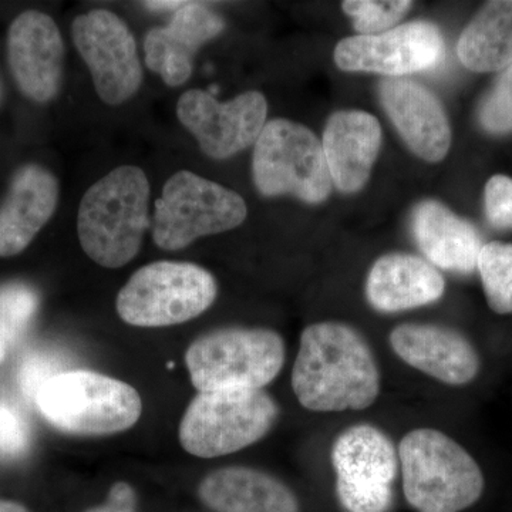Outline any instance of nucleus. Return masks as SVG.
Masks as SVG:
<instances>
[{"label": "nucleus", "instance_id": "f257e3e1", "mask_svg": "<svg viewBox=\"0 0 512 512\" xmlns=\"http://www.w3.org/2000/svg\"><path fill=\"white\" fill-rule=\"evenodd\" d=\"M292 389L316 413L360 412L380 393V373L366 339L345 323L320 322L302 332Z\"/></svg>", "mask_w": 512, "mask_h": 512}, {"label": "nucleus", "instance_id": "f03ea898", "mask_svg": "<svg viewBox=\"0 0 512 512\" xmlns=\"http://www.w3.org/2000/svg\"><path fill=\"white\" fill-rule=\"evenodd\" d=\"M150 183L134 165H121L87 190L80 202L77 232L92 261L121 268L140 251L148 220Z\"/></svg>", "mask_w": 512, "mask_h": 512}, {"label": "nucleus", "instance_id": "7ed1b4c3", "mask_svg": "<svg viewBox=\"0 0 512 512\" xmlns=\"http://www.w3.org/2000/svg\"><path fill=\"white\" fill-rule=\"evenodd\" d=\"M399 464L407 503L419 512H461L480 500L484 476L470 453L436 429L410 431Z\"/></svg>", "mask_w": 512, "mask_h": 512}, {"label": "nucleus", "instance_id": "20e7f679", "mask_svg": "<svg viewBox=\"0 0 512 512\" xmlns=\"http://www.w3.org/2000/svg\"><path fill=\"white\" fill-rule=\"evenodd\" d=\"M57 430L76 436H106L133 427L143 413L140 394L113 377L70 370L53 377L35 400Z\"/></svg>", "mask_w": 512, "mask_h": 512}, {"label": "nucleus", "instance_id": "39448f33", "mask_svg": "<svg viewBox=\"0 0 512 512\" xmlns=\"http://www.w3.org/2000/svg\"><path fill=\"white\" fill-rule=\"evenodd\" d=\"M198 392L262 390L281 372L285 343L269 329H220L192 342L185 355Z\"/></svg>", "mask_w": 512, "mask_h": 512}, {"label": "nucleus", "instance_id": "423d86ee", "mask_svg": "<svg viewBox=\"0 0 512 512\" xmlns=\"http://www.w3.org/2000/svg\"><path fill=\"white\" fill-rule=\"evenodd\" d=\"M278 414L264 390L200 392L181 420L180 443L195 457L228 456L264 439Z\"/></svg>", "mask_w": 512, "mask_h": 512}, {"label": "nucleus", "instance_id": "0eeeda50", "mask_svg": "<svg viewBox=\"0 0 512 512\" xmlns=\"http://www.w3.org/2000/svg\"><path fill=\"white\" fill-rule=\"evenodd\" d=\"M214 276L188 262L160 261L138 269L117 296L119 316L138 328H164L197 318L217 299Z\"/></svg>", "mask_w": 512, "mask_h": 512}, {"label": "nucleus", "instance_id": "6e6552de", "mask_svg": "<svg viewBox=\"0 0 512 512\" xmlns=\"http://www.w3.org/2000/svg\"><path fill=\"white\" fill-rule=\"evenodd\" d=\"M247 214V204L237 192L190 171H178L156 201L153 239L164 251H180L198 238L239 227Z\"/></svg>", "mask_w": 512, "mask_h": 512}, {"label": "nucleus", "instance_id": "1a4fd4ad", "mask_svg": "<svg viewBox=\"0 0 512 512\" xmlns=\"http://www.w3.org/2000/svg\"><path fill=\"white\" fill-rule=\"evenodd\" d=\"M252 173L256 188L266 197L293 194L318 204L332 191L322 143L309 128L289 120L265 124L255 143Z\"/></svg>", "mask_w": 512, "mask_h": 512}, {"label": "nucleus", "instance_id": "9d476101", "mask_svg": "<svg viewBox=\"0 0 512 512\" xmlns=\"http://www.w3.org/2000/svg\"><path fill=\"white\" fill-rule=\"evenodd\" d=\"M330 457L346 512L389 511L399 454L384 431L372 424L349 427L333 443Z\"/></svg>", "mask_w": 512, "mask_h": 512}, {"label": "nucleus", "instance_id": "9b49d317", "mask_svg": "<svg viewBox=\"0 0 512 512\" xmlns=\"http://www.w3.org/2000/svg\"><path fill=\"white\" fill-rule=\"evenodd\" d=\"M72 36L104 103L119 106L138 92L143 67L133 33L119 16L104 9L84 13L74 20Z\"/></svg>", "mask_w": 512, "mask_h": 512}, {"label": "nucleus", "instance_id": "f8f14e48", "mask_svg": "<svg viewBox=\"0 0 512 512\" xmlns=\"http://www.w3.org/2000/svg\"><path fill=\"white\" fill-rule=\"evenodd\" d=\"M268 104L258 92L220 103L202 90H188L177 104L180 123L215 160L235 156L256 143L265 127Z\"/></svg>", "mask_w": 512, "mask_h": 512}, {"label": "nucleus", "instance_id": "ddd939ff", "mask_svg": "<svg viewBox=\"0 0 512 512\" xmlns=\"http://www.w3.org/2000/svg\"><path fill=\"white\" fill-rule=\"evenodd\" d=\"M444 56L443 36L429 22L406 23L379 35L349 37L335 50V62L345 72L392 77L433 69Z\"/></svg>", "mask_w": 512, "mask_h": 512}, {"label": "nucleus", "instance_id": "4468645a", "mask_svg": "<svg viewBox=\"0 0 512 512\" xmlns=\"http://www.w3.org/2000/svg\"><path fill=\"white\" fill-rule=\"evenodd\" d=\"M8 59L15 82L29 99L46 103L59 92L64 45L53 19L37 10L22 13L9 29Z\"/></svg>", "mask_w": 512, "mask_h": 512}, {"label": "nucleus", "instance_id": "2eb2a0df", "mask_svg": "<svg viewBox=\"0 0 512 512\" xmlns=\"http://www.w3.org/2000/svg\"><path fill=\"white\" fill-rule=\"evenodd\" d=\"M389 342L404 363L450 386L473 382L480 370L476 348L454 329L407 323L392 330Z\"/></svg>", "mask_w": 512, "mask_h": 512}, {"label": "nucleus", "instance_id": "dca6fc26", "mask_svg": "<svg viewBox=\"0 0 512 512\" xmlns=\"http://www.w3.org/2000/svg\"><path fill=\"white\" fill-rule=\"evenodd\" d=\"M379 92L387 116L413 153L430 163L443 160L450 150L451 130L437 97L399 77L384 80Z\"/></svg>", "mask_w": 512, "mask_h": 512}, {"label": "nucleus", "instance_id": "f3484780", "mask_svg": "<svg viewBox=\"0 0 512 512\" xmlns=\"http://www.w3.org/2000/svg\"><path fill=\"white\" fill-rule=\"evenodd\" d=\"M224 26L214 10L202 3H185L165 28L147 33L144 50L148 69L160 74L167 86H181L191 77L197 50L220 35Z\"/></svg>", "mask_w": 512, "mask_h": 512}, {"label": "nucleus", "instance_id": "a211bd4d", "mask_svg": "<svg viewBox=\"0 0 512 512\" xmlns=\"http://www.w3.org/2000/svg\"><path fill=\"white\" fill-rule=\"evenodd\" d=\"M382 144V128L372 114L339 111L323 133V153L332 183L342 192H356L367 183Z\"/></svg>", "mask_w": 512, "mask_h": 512}, {"label": "nucleus", "instance_id": "6ab92c4d", "mask_svg": "<svg viewBox=\"0 0 512 512\" xmlns=\"http://www.w3.org/2000/svg\"><path fill=\"white\" fill-rule=\"evenodd\" d=\"M59 187L53 174L40 165H28L16 174L0 207V256H15L55 214Z\"/></svg>", "mask_w": 512, "mask_h": 512}, {"label": "nucleus", "instance_id": "aec40b11", "mask_svg": "<svg viewBox=\"0 0 512 512\" xmlns=\"http://www.w3.org/2000/svg\"><path fill=\"white\" fill-rule=\"evenodd\" d=\"M446 289L440 272L410 254H389L377 259L366 282V296L379 312L394 313L439 301Z\"/></svg>", "mask_w": 512, "mask_h": 512}, {"label": "nucleus", "instance_id": "412c9836", "mask_svg": "<svg viewBox=\"0 0 512 512\" xmlns=\"http://www.w3.org/2000/svg\"><path fill=\"white\" fill-rule=\"evenodd\" d=\"M202 503L215 512H299L288 485L264 471L224 467L212 471L200 485Z\"/></svg>", "mask_w": 512, "mask_h": 512}, {"label": "nucleus", "instance_id": "4be33fe9", "mask_svg": "<svg viewBox=\"0 0 512 512\" xmlns=\"http://www.w3.org/2000/svg\"><path fill=\"white\" fill-rule=\"evenodd\" d=\"M412 228L421 251L434 265L457 274H470L477 268L483 247L476 229L440 202L417 205Z\"/></svg>", "mask_w": 512, "mask_h": 512}, {"label": "nucleus", "instance_id": "5701e85b", "mask_svg": "<svg viewBox=\"0 0 512 512\" xmlns=\"http://www.w3.org/2000/svg\"><path fill=\"white\" fill-rule=\"evenodd\" d=\"M457 53L473 72H498L511 66L512 0L487 3L464 30Z\"/></svg>", "mask_w": 512, "mask_h": 512}, {"label": "nucleus", "instance_id": "b1692460", "mask_svg": "<svg viewBox=\"0 0 512 512\" xmlns=\"http://www.w3.org/2000/svg\"><path fill=\"white\" fill-rule=\"evenodd\" d=\"M488 305L500 315L512 313V245L490 242L477 262Z\"/></svg>", "mask_w": 512, "mask_h": 512}, {"label": "nucleus", "instance_id": "393cba45", "mask_svg": "<svg viewBox=\"0 0 512 512\" xmlns=\"http://www.w3.org/2000/svg\"><path fill=\"white\" fill-rule=\"evenodd\" d=\"M39 296L25 284L0 285V339L8 346L16 345L35 318Z\"/></svg>", "mask_w": 512, "mask_h": 512}, {"label": "nucleus", "instance_id": "a878e982", "mask_svg": "<svg viewBox=\"0 0 512 512\" xmlns=\"http://www.w3.org/2000/svg\"><path fill=\"white\" fill-rule=\"evenodd\" d=\"M409 0L394 2H370V0H348L342 3L345 13L352 16L360 36L379 35L396 25L412 9Z\"/></svg>", "mask_w": 512, "mask_h": 512}, {"label": "nucleus", "instance_id": "bb28decb", "mask_svg": "<svg viewBox=\"0 0 512 512\" xmlns=\"http://www.w3.org/2000/svg\"><path fill=\"white\" fill-rule=\"evenodd\" d=\"M32 444V430L16 404L0 399V461L10 463L26 456Z\"/></svg>", "mask_w": 512, "mask_h": 512}, {"label": "nucleus", "instance_id": "cd10ccee", "mask_svg": "<svg viewBox=\"0 0 512 512\" xmlns=\"http://www.w3.org/2000/svg\"><path fill=\"white\" fill-rule=\"evenodd\" d=\"M480 123L494 134L512 131V64L498 77L480 107Z\"/></svg>", "mask_w": 512, "mask_h": 512}, {"label": "nucleus", "instance_id": "c85d7f7f", "mask_svg": "<svg viewBox=\"0 0 512 512\" xmlns=\"http://www.w3.org/2000/svg\"><path fill=\"white\" fill-rule=\"evenodd\" d=\"M63 373L62 360L55 353L39 352L29 353L20 362L18 380L23 396L35 404L37 394L53 377Z\"/></svg>", "mask_w": 512, "mask_h": 512}, {"label": "nucleus", "instance_id": "c756f323", "mask_svg": "<svg viewBox=\"0 0 512 512\" xmlns=\"http://www.w3.org/2000/svg\"><path fill=\"white\" fill-rule=\"evenodd\" d=\"M485 211L497 228H512V180L495 175L485 187Z\"/></svg>", "mask_w": 512, "mask_h": 512}, {"label": "nucleus", "instance_id": "7c9ffc66", "mask_svg": "<svg viewBox=\"0 0 512 512\" xmlns=\"http://www.w3.org/2000/svg\"><path fill=\"white\" fill-rule=\"evenodd\" d=\"M87 512H136V493L130 484H114L107 503Z\"/></svg>", "mask_w": 512, "mask_h": 512}, {"label": "nucleus", "instance_id": "2f4dec72", "mask_svg": "<svg viewBox=\"0 0 512 512\" xmlns=\"http://www.w3.org/2000/svg\"><path fill=\"white\" fill-rule=\"evenodd\" d=\"M187 2H146L147 9L151 10H175L177 12L178 9L183 8Z\"/></svg>", "mask_w": 512, "mask_h": 512}, {"label": "nucleus", "instance_id": "473e14b6", "mask_svg": "<svg viewBox=\"0 0 512 512\" xmlns=\"http://www.w3.org/2000/svg\"><path fill=\"white\" fill-rule=\"evenodd\" d=\"M0 512H28L23 505L13 501L0 500Z\"/></svg>", "mask_w": 512, "mask_h": 512}, {"label": "nucleus", "instance_id": "72a5a7b5", "mask_svg": "<svg viewBox=\"0 0 512 512\" xmlns=\"http://www.w3.org/2000/svg\"><path fill=\"white\" fill-rule=\"evenodd\" d=\"M5 355H6V346H5V343L2 342V339H0V363H2L3 360H5Z\"/></svg>", "mask_w": 512, "mask_h": 512}]
</instances>
